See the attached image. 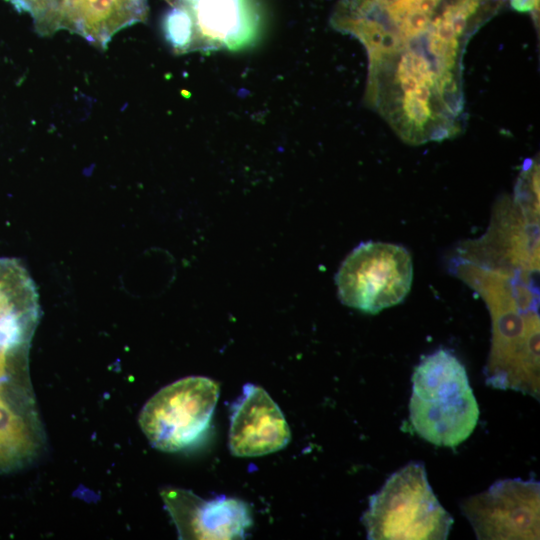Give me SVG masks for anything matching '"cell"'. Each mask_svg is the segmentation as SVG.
<instances>
[{
	"label": "cell",
	"mask_w": 540,
	"mask_h": 540,
	"mask_svg": "<svg viewBox=\"0 0 540 540\" xmlns=\"http://www.w3.org/2000/svg\"><path fill=\"white\" fill-rule=\"evenodd\" d=\"M409 423L438 447L455 448L473 433L480 410L465 366L449 350L421 358L412 374Z\"/></svg>",
	"instance_id": "1"
},
{
	"label": "cell",
	"mask_w": 540,
	"mask_h": 540,
	"mask_svg": "<svg viewBox=\"0 0 540 540\" xmlns=\"http://www.w3.org/2000/svg\"><path fill=\"white\" fill-rule=\"evenodd\" d=\"M361 522L369 540H445L454 520L435 496L425 465L412 461L369 497Z\"/></svg>",
	"instance_id": "2"
},
{
	"label": "cell",
	"mask_w": 540,
	"mask_h": 540,
	"mask_svg": "<svg viewBox=\"0 0 540 540\" xmlns=\"http://www.w3.org/2000/svg\"><path fill=\"white\" fill-rule=\"evenodd\" d=\"M412 280L413 263L407 249L373 241L357 246L335 276L341 302L370 314L402 302Z\"/></svg>",
	"instance_id": "3"
},
{
	"label": "cell",
	"mask_w": 540,
	"mask_h": 540,
	"mask_svg": "<svg viewBox=\"0 0 540 540\" xmlns=\"http://www.w3.org/2000/svg\"><path fill=\"white\" fill-rule=\"evenodd\" d=\"M219 385L203 376L179 379L155 393L143 406L139 424L150 444L177 452L206 432L219 398Z\"/></svg>",
	"instance_id": "4"
},
{
	"label": "cell",
	"mask_w": 540,
	"mask_h": 540,
	"mask_svg": "<svg viewBox=\"0 0 540 540\" xmlns=\"http://www.w3.org/2000/svg\"><path fill=\"white\" fill-rule=\"evenodd\" d=\"M462 514L481 540L540 538V483L503 479L464 499Z\"/></svg>",
	"instance_id": "5"
},
{
	"label": "cell",
	"mask_w": 540,
	"mask_h": 540,
	"mask_svg": "<svg viewBox=\"0 0 540 540\" xmlns=\"http://www.w3.org/2000/svg\"><path fill=\"white\" fill-rule=\"evenodd\" d=\"M183 8L190 21L188 52L237 50L252 44L261 27L256 0H170Z\"/></svg>",
	"instance_id": "6"
},
{
	"label": "cell",
	"mask_w": 540,
	"mask_h": 540,
	"mask_svg": "<svg viewBox=\"0 0 540 540\" xmlns=\"http://www.w3.org/2000/svg\"><path fill=\"white\" fill-rule=\"evenodd\" d=\"M161 497L182 539H242L252 525L248 505L237 498L204 500L180 488H165Z\"/></svg>",
	"instance_id": "7"
},
{
	"label": "cell",
	"mask_w": 540,
	"mask_h": 540,
	"mask_svg": "<svg viewBox=\"0 0 540 540\" xmlns=\"http://www.w3.org/2000/svg\"><path fill=\"white\" fill-rule=\"evenodd\" d=\"M290 439V428L275 401L262 387L245 384L231 408L230 452L238 457L262 456L283 449Z\"/></svg>",
	"instance_id": "8"
},
{
	"label": "cell",
	"mask_w": 540,
	"mask_h": 540,
	"mask_svg": "<svg viewBox=\"0 0 540 540\" xmlns=\"http://www.w3.org/2000/svg\"><path fill=\"white\" fill-rule=\"evenodd\" d=\"M336 25L357 36L366 45L371 63L375 64L406 42L387 31L378 21L365 17L342 16L336 19Z\"/></svg>",
	"instance_id": "9"
},
{
	"label": "cell",
	"mask_w": 540,
	"mask_h": 540,
	"mask_svg": "<svg viewBox=\"0 0 540 540\" xmlns=\"http://www.w3.org/2000/svg\"><path fill=\"white\" fill-rule=\"evenodd\" d=\"M442 0H397L387 6L385 11L396 24L403 16L411 12H423L432 16Z\"/></svg>",
	"instance_id": "10"
},
{
	"label": "cell",
	"mask_w": 540,
	"mask_h": 540,
	"mask_svg": "<svg viewBox=\"0 0 540 540\" xmlns=\"http://www.w3.org/2000/svg\"><path fill=\"white\" fill-rule=\"evenodd\" d=\"M431 17V15L419 11L403 16L395 24L399 30L400 38L407 41L427 32L431 25Z\"/></svg>",
	"instance_id": "11"
},
{
	"label": "cell",
	"mask_w": 540,
	"mask_h": 540,
	"mask_svg": "<svg viewBox=\"0 0 540 540\" xmlns=\"http://www.w3.org/2000/svg\"><path fill=\"white\" fill-rule=\"evenodd\" d=\"M510 4L516 11L529 12L538 8L539 0H510Z\"/></svg>",
	"instance_id": "12"
},
{
	"label": "cell",
	"mask_w": 540,
	"mask_h": 540,
	"mask_svg": "<svg viewBox=\"0 0 540 540\" xmlns=\"http://www.w3.org/2000/svg\"><path fill=\"white\" fill-rule=\"evenodd\" d=\"M373 2L374 5H384V6H387L397 0H371Z\"/></svg>",
	"instance_id": "13"
}]
</instances>
